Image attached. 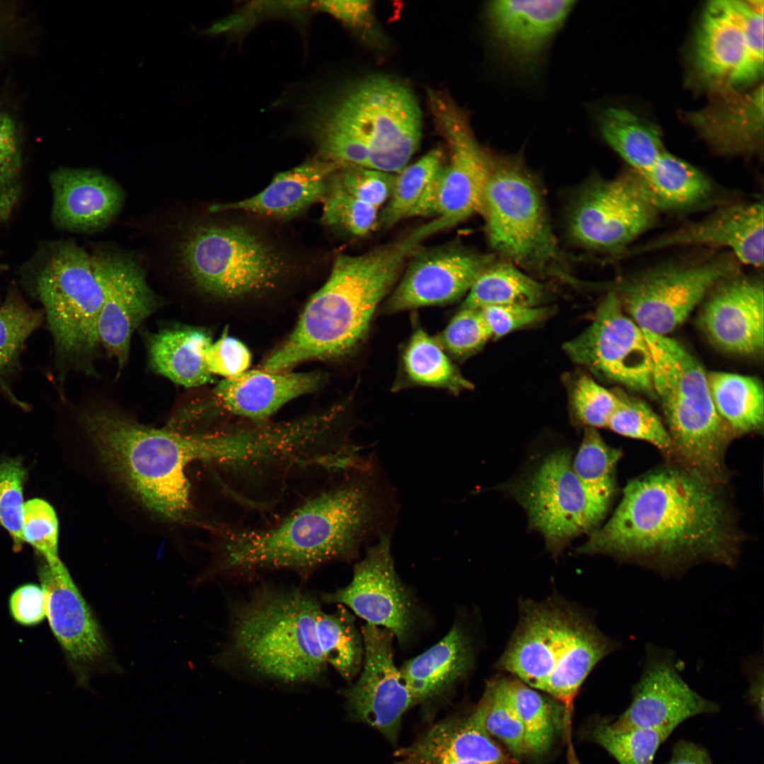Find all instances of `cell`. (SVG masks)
Listing matches in <instances>:
<instances>
[{"instance_id":"obj_34","label":"cell","mask_w":764,"mask_h":764,"mask_svg":"<svg viewBox=\"0 0 764 764\" xmlns=\"http://www.w3.org/2000/svg\"><path fill=\"white\" fill-rule=\"evenodd\" d=\"M661 211H683L707 202L714 188L693 165L666 151L647 171L635 174Z\"/></svg>"},{"instance_id":"obj_9","label":"cell","mask_w":764,"mask_h":764,"mask_svg":"<svg viewBox=\"0 0 764 764\" xmlns=\"http://www.w3.org/2000/svg\"><path fill=\"white\" fill-rule=\"evenodd\" d=\"M642 331L652 357L653 389L661 403L674 461L727 485L726 453L734 435L714 407L707 374L675 340Z\"/></svg>"},{"instance_id":"obj_17","label":"cell","mask_w":764,"mask_h":764,"mask_svg":"<svg viewBox=\"0 0 764 764\" xmlns=\"http://www.w3.org/2000/svg\"><path fill=\"white\" fill-rule=\"evenodd\" d=\"M323 601L349 608L368 624L389 630L401 644L412 639L422 613L395 569L389 534H382L354 567L351 581Z\"/></svg>"},{"instance_id":"obj_44","label":"cell","mask_w":764,"mask_h":764,"mask_svg":"<svg viewBox=\"0 0 764 764\" xmlns=\"http://www.w3.org/2000/svg\"><path fill=\"white\" fill-rule=\"evenodd\" d=\"M607 428L621 436L648 442L659 449L666 461H674L672 442L666 426L640 400L620 396Z\"/></svg>"},{"instance_id":"obj_23","label":"cell","mask_w":764,"mask_h":764,"mask_svg":"<svg viewBox=\"0 0 764 764\" xmlns=\"http://www.w3.org/2000/svg\"><path fill=\"white\" fill-rule=\"evenodd\" d=\"M390 295L385 311H403L453 302L468 292L492 256L456 246L419 251Z\"/></svg>"},{"instance_id":"obj_56","label":"cell","mask_w":764,"mask_h":764,"mask_svg":"<svg viewBox=\"0 0 764 764\" xmlns=\"http://www.w3.org/2000/svg\"><path fill=\"white\" fill-rule=\"evenodd\" d=\"M318 6L346 25L362 32L373 25L372 5L369 1H324Z\"/></svg>"},{"instance_id":"obj_52","label":"cell","mask_w":764,"mask_h":764,"mask_svg":"<svg viewBox=\"0 0 764 764\" xmlns=\"http://www.w3.org/2000/svg\"><path fill=\"white\" fill-rule=\"evenodd\" d=\"M337 176L347 192L378 209L390 196L395 174L354 167L338 169Z\"/></svg>"},{"instance_id":"obj_53","label":"cell","mask_w":764,"mask_h":764,"mask_svg":"<svg viewBox=\"0 0 764 764\" xmlns=\"http://www.w3.org/2000/svg\"><path fill=\"white\" fill-rule=\"evenodd\" d=\"M480 309L494 340L538 323L550 313L548 308L521 305L490 306Z\"/></svg>"},{"instance_id":"obj_7","label":"cell","mask_w":764,"mask_h":764,"mask_svg":"<svg viewBox=\"0 0 764 764\" xmlns=\"http://www.w3.org/2000/svg\"><path fill=\"white\" fill-rule=\"evenodd\" d=\"M329 613L299 589H262L236 610L229 651L249 671L286 683L319 679L328 666Z\"/></svg>"},{"instance_id":"obj_58","label":"cell","mask_w":764,"mask_h":764,"mask_svg":"<svg viewBox=\"0 0 764 764\" xmlns=\"http://www.w3.org/2000/svg\"><path fill=\"white\" fill-rule=\"evenodd\" d=\"M664 764H712L708 751L693 742L681 740L672 750L670 760Z\"/></svg>"},{"instance_id":"obj_45","label":"cell","mask_w":764,"mask_h":764,"mask_svg":"<svg viewBox=\"0 0 764 764\" xmlns=\"http://www.w3.org/2000/svg\"><path fill=\"white\" fill-rule=\"evenodd\" d=\"M673 731L659 728L618 731L605 722L595 727L593 737L619 764H653L658 748Z\"/></svg>"},{"instance_id":"obj_8","label":"cell","mask_w":764,"mask_h":764,"mask_svg":"<svg viewBox=\"0 0 764 764\" xmlns=\"http://www.w3.org/2000/svg\"><path fill=\"white\" fill-rule=\"evenodd\" d=\"M18 276L42 306L57 368L88 369L100 345L103 303L93 255L71 240L44 241L19 267Z\"/></svg>"},{"instance_id":"obj_30","label":"cell","mask_w":764,"mask_h":764,"mask_svg":"<svg viewBox=\"0 0 764 764\" xmlns=\"http://www.w3.org/2000/svg\"><path fill=\"white\" fill-rule=\"evenodd\" d=\"M320 381L317 373L247 370L219 382L214 396L231 413L261 421L290 400L315 390Z\"/></svg>"},{"instance_id":"obj_19","label":"cell","mask_w":764,"mask_h":764,"mask_svg":"<svg viewBox=\"0 0 764 764\" xmlns=\"http://www.w3.org/2000/svg\"><path fill=\"white\" fill-rule=\"evenodd\" d=\"M37 572L50 628L78 684L86 686L93 674L112 663L102 629L60 560L49 563L43 559Z\"/></svg>"},{"instance_id":"obj_13","label":"cell","mask_w":764,"mask_h":764,"mask_svg":"<svg viewBox=\"0 0 764 764\" xmlns=\"http://www.w3.org/2000/svg\"><path fill=\"white\" fill-rule=\"evenodd\" d=\"M659 210L638 177L628 173L586 183L573 199L567 226L572 239L589 250L622 253L656 222Z\"/></svg>"},{"instance_id":"obj_25","label":"cell","mask_w":764,"mask_h":764,"mask_svg":"<svg viewBox=\"0 0 764 764\" xmlns=\"http://www.w3.org/2000/svg\"><path fill=\"white\" fill-rule=\"evenodd\" d=\"M763 284L739 274L724 280L710 292L700 316L707 337L720 349L750 355L764 342Z\"/></svg>"},{"instance_id":"obj_43","label":"cell","mask_w":764,"mask_h":764,"mask_svg":"<svg viewBox=\"0 0 764 764\" xmlns=\"http://www.w3.org/2000/svg\"><path fill=\"white\" fill-rule=\"evenodd\" d=\"M21 140L11 117L0 108V226L11 220L23 190Z\"/></svg>"},{"instance_id":"obj_1","label":"cell","mask_w":764,"mask_h":764,"mask_svg":"<svg viewBox=\"0 0 764 764\" xmlns=\"http://www.w3.org/2000/svg\"><path fill=\"white\" fill-rule=\"evenodd\" d=\"M744 540L726 485L666 461L627 483L611 517L577 552L680 578L702 563L734 568Z\"/></svg>"},{"instance_id":"obj_11","label":"cell","mask_w":764,"mask_h":764,"mask_svg":"<svg viewBox=\"0 0 764 764\" xmlns=\"http://www.w3.org/2000/svg\"><path fill=\"white\" fill-rule=\"evenodd\" d=\"M480 212L492 248L516 265L570 283L538 183L516 158H493Z\"/></svg>"},{"instance_id":"obj_10","label":"cell","mask_w":764,"mask_h":764,"mask_svg":"<svg viewBox=\"0 0 764 764\" xmlns=\"http://www.w3.org/2000/svg\"><path fill=\"white\" fill-rule=\"evenodd\" d=\"M186 232L179 245L180 265L200 290L216 297L272 290L296 266L271 238L242 221L207 219Z\"/></svg>"},{"instance_id":"obj_29","label":"cell","mask_w":764,"mask_h":764,"mask_svg":"<svg viewBox=\"0 0 764 764\" xmlns=\"http://www.w3.org/2000/svg\"><path fill=\"white\" fill-rule=\"evenodd\" d=\"M339 169L322 158L312 160L277 173L257 194L236 202L216 204L212 213L245 212L270 218L287 220L323 201L329 182Z\"/></svg>"},{"instance_id":"obj_12","label":"cell","mask_w":764,"mask_h":764,"mask_svg":"<svg viewBox=\"0 0 764 764\" xmlns=\"http://www.w3.org/2000/svg\"><path fill=\"white\" fill-rule=\"evenodd\" d=\"M731 254L656 267L628 281L618 296L623 309L642 329L667 335L716 286L739 274Z\"/></svg>"},{"instance_id":"obj_21","label":"cell","mask_w":764,"mask_h":764,"mask_svg":"<svg viewBox=\"0 0 764 764\" xmlns=\"http://www.w3.org/2000/svg\"><path fill=\"white\" fill-rule=\"evenodd\" d=\"M361 633L364 659L357 680L346 691L347 704L356 719L395 743L402 717L414 701L394 663L393 634L368 623Z\"/></svg>"},{"instance_id":"obj_15","label":"cell","mask_w":764,"mask_h":764,"mask_svg":"<svg viewBox=\"0 0 764 764\" xmlns=\"http://www.w3.org/2000/svg\"><path fill=\"white\" fill-rule=\"evenodd\" d=\"M518 488L516 497L526 510L530 526L543 534L554 557L602 521L574 472L567 450L546 456Z\"/></svg>"},{"instance_id":"obj_22","label":"cell","mask_w":764,"mask_h":764,"mask_svg":"<svg viewBox=\"0 0 764 764\" xmlns=\"http://www.w3.org/2000/svg\"><path fill=\"white\" fill-rule=\"evenodd\" d=\"M93 255L103 293L99 343L121 369L129 358L134 331L153 313L156 301L141 267L132 257L108 250Z\"/></svg>"},{"instance_id":"obj_55","label":"cell","mask_w":764,"mask_h":764,"mask_svg":"<svg viewBox=\"0 0 764 764\" xmlns=\"http://www.w3.org/2000/svg\"><path fill=\"white\" fill-rule=\"evenodd\" d=\"M9 608L12 617L20 624L33 625L41 623L47 616L42 588L33 584L21 586L12 593Z\"/></svg>"},{"instance_id":"obj_2","label":"cell","mask_w":764,"mask_h":764,"mask_svg":"<svg viewBox=\"0 0 764 764\" xmlns=\"http://www.w3.org/2000/svg\"><path fill=\"white\" fill-rule=\"evenodd\" d=\"M374 470L361 472L305 502L277 525L228 536L219 571L245 574L262 569L306 572L350 559L361 544L383 531L390 497Z\"/></svg>"},{"instance_id":"obj_41","label":"cell","mask_w":764,"mask_h":764,"mask_svg":"<svg viewBox=\"0 0 764 764\" xmlns=\"http://www.w3.org/2000/svg\"><path fill=\"white\" fill-rule=\"evenodd\" d=\"M402 359L405 374L412 383L444 388L454 394L473 388L436 340L421 328L411 335Z\"/></svg>"},{"instance_id":"obj_18","label":"cell","mask_w":764,"mask_h":764,"mask_svg":"<svg viewBox=\"0 0 764 764\" xmlns=\"http://www.w3.org/2000/svg\"><path fill=\"white\" fill-rule=\"evenodd\" d=\"M696 69L713 85L739 86L763 72V36L746 27L741 1L718 0L706 6L694 45Z\"/></svg>"},{"instance_id":"obj_47","label":"cell","mask_w":764,"mask_h":764,"mask_svg":"<svg viewBox=\"0 0 764 764\" xmlns=\"http://www.w3.org/2000/svg\"><path fill=\"white\" fill-rule=\"evenodd\" d=\"M337 171L329 182L323 200L322 221L351 235L364 236L376 226L378 209L347 192L340 184Z\"/></svg>"},{"instance_id":"obj_4","label":"cell","mask_w":764,"mask_h":764,"mask_svg":"<svg viewBox=\"0 0 764 764\" xmlns=\"http://www.w3.org/2000/svg\"><path fill=\"white\" fill-rule=\"evenodd\" d=\"M308 125L322 159L339 169L396 174L419 147L422 117L405 84L377 75L347 86L316 107Z\"/></svg>"},{"instance_id":"obj_54","label":"cell","mask_w":764,"mask_h":764,"mask_svg":"<svg viewBox=\"0 0 764 764\" xmlns=\"http://www.w3.org/2000/svg\"><path fill=\"white\" fill-rule=\"evenodd\" d=\"M205 361L212 374L227 378L247 371L250 365L251 354L242 342L225 332L209 347Z\"/></svg>"},{"instance_id":"obj_42","label":"cell","mask_w":764,"mask_h":764,"mask_svg":"<svg viewBox=\"0 0 764 764\" xmlns=\"http://www.w3.org/2000/svg\"><path fill=\"white\" fill-rule=\"evenodd\" d=\"M443 153L434 149L395 174L393 187L378 221L383 228L391 227L408 218L424 189L442 165Z\"/></svg>"},{"instance_id":"obj_37","label":"cell","mask_w":764,"mask_h":764,"mask_svg":"<svg viewBox=\"0 0 764 764\" xmlns=\"http://www.w3.org/2000/svg\"><path fill=\"white\" fill-rule=\"evenodd\" d=\"M524 729L528 753L542 755L551 746L565 718L564 705L517 678H497Z\"/></svg>"},{"instance_id":"obj_5","label":"cell","mask_w":764,"mask_h":764,"mask_svg":"<svg viewBox=\"0 0 764 764\" xmlns=\"http://www.w3.org/2000/svg\"><path fill=\"white\" fill-rule=\"evenodd\" d=\"M82 420L104 463L143 504L170 520L185 517L190 506L185 470L195 461H216V433L151 428L105 410Z\"/></svg>"},{"instance_id":"obj_20","label":"cell","mask_w":764,"mask_h":764,"mask_svg":"<svg viewBox=\"0 0 764 764\" xmlns=\"http://www.w3.org/2000/svg\"><path fill=\"white\" fill-rule=\"evenodd\" d=\"M719 705L693 690L682 678L675 653L652 643L645 645L643 667L632 688V701L610 727L618 731L669 728L701 714H713Z\"/></svg>"},{"instance_id":"obj_59","label":"cell","mask_w":764,"mask_h":764,"mask_svg":"<svg viewBox=\"0 0 764 764\" xmlns=\"http://www.w3.org/2000/svg\"><path fill=\"white\" fill-rule=\"evenodd\" d=\"M8 269L7 265L0 262V273L6 271Z\"/></svg>"},{"instance_id":"obj_49","label":"cell","mask_w":764,"mask_h":764,"mask_svg":"<svg viewBox=\"0 0 764 764\" xmlns=\"http://www.w3.org/2000/svg\"><path fill=\"white\" fill-rule=\"evenodd\" d=\"M492 338L480 309L461 308L435 340L453 357L465 359Z\"/></svg>"},{"instance_id":"obj_14","label":"cell","mask_w":764,"mask_h":764,"mask_svg":"<svg viewBox=\"0 0 764 764\" xmlns=\"http://www.w3.org/2000/svg\"><path fill=\"white\" fill-rule=\"evenodd\" d=\"M618 294L608 293L591 325L567 342L574 362L633 390L654 394L650 351L642 330L624 312Z\"/></svg>"},{"instance_id":"obj_51","label":"cell","mask_w":764,"mask_h":764,"mask_svg":"<svg viewBox=\"0 0 764 764\" xmlns=\"http://www.w3.org/2000/svg\"><path fill=\"white\" fill-rule=\"evenodd\" d=\"M620 402V396L596 382L589 376L575 383L572 405L577 419L590 428L607 427L608 422Z\"/></svg>"},{"instance_id":"obj_27","label":"cell","mask_w":764,"mask_h":764,"mask_svg":"<svg viewBox=\"0 0 764 764\" xmlns=\"http://www.w3.org/2000/svg\"><path fill=\"white\" fill-rule=\"evenodd\" d=\"M51 220L58 228L91 233L103 229L118 215L125 201L121 187L91 168L61 167L51 172Z\"/></svg>"},{"instance_id":"obj_6","label":"cell","mask_w":764,"mask_h":764,"mask_svg":"<svg viewBox=\"0 0 764 764\" xmlns=\"http://www.w3.org/2000/svg\"><path fill=\"white\" fill-rule=\"evenodd\" d=\"M519 608V623L497 667L562 702L566 717L587 676L620 644L563 600H525Z\"/></svg>"},{"instance_id":"obj_46","label":"cell","mask_w":764,"mask_h":764,"mask_svg":"<svg viewBox=\"0 0 764 764\" xmlns=\"http://www.w3.org/2000/svg\"><path fill=\"white\" fill-rule=\"evenodd\" d=\"M477 707L482 716L484 727L490 736H495L504 743L516 756L528 753L523 724L497 678L487 682Z\"/></svg>"},{"instance_id":"obj_24","label":"cell","mask_w":764,"mask_h":764,"mask_svg":"<svg viewBox=\"0 0 764 764\" xmlns=\"http://www.w3.org/2000/svg\"><path fill=\"white\" fill-rule=\"evenodd\" d=\"M575 1H492L485 8L492 42L511 64L532 70L574 7Z\"/></svg>"},{"instance_id":"obj_28","label":"cell","mask_w":764,"mask_h":764,"mask_svg":"<svg viewBox=\"0 0 764 764\" xmlns=\"http://www.w3.org/2000/svg\"><path fill=\"white\" fill-rule=\"evenodd\" d=\"M397 764H509L486 731L476 707L463 718L442 720L396 752Z\"/></svg>"},{"instance_id":"obj_38","label":"cell","mask_w":764,"mask_h":764,"mask_svg":"<svg viewBox=\"0 0 764 764\" xmlns=\"http://www.w3.org/2000/svg\"><path fill=\"white\" fill-rule=\"evenodd\" d=\"M43 319V311L31 307L17 286L11 284L0 304V391L23 408L25 403L13 394L11 381L20 369L25 341Z\"/></svg>"},{"instance_id":"obj_57","label":"cell","mask_w":764,"mask_h":764,"mask_svg":"<svg viewBox=\"0 0 764 764\" xmlns=\"http://www.w3.org/2000/svg\"><path fill=\"white\" fill-rule=\"evenodd\" d=\"M743 673L748 679V700L756 709L763 719V659L760 653L749 656L742 664Z\"/></svg>"},{"instance_id":"obj_50","label":"cell","mask_w":764,"mask_h":764,"mask_svg":"<svg viewBox=\"0 0 764 764\" xmlns=\"http://www.w3.org/2000/svg\"><path fill=\"white\" fill-rule=\"evenodd\" d=\"M22 535L23 541L32 545L46 562L53 563L60 560L58 519L47 502L35 498L24 503Z\"/></svg>"},{"instance_id":"obj_31","label":"cell","mask_w":764,"mask_h":764,"mask_svg":"<svg viewBox=\"0 0 764 764\" xmlns=\"http://www.w3.org/2000/svg\"><path fill=\"white\" fill-rule=\"evenodd\" d=\"M475 656L469 634L458 622L437 643L400 668L414 704L438 698L473 668Z\"/></svg>"},{"instance_id":"obj_16","label":"cell","mask_w":764,"mask_h":764,"mask_svg":"<svg viewBox=\"0 0 764 764\" xmlns=\"http://www.w3.org/2000/svg\"><path fill=\"white\" fill-rule=\"evenodd\" d=\"M429 108L449 149V161L436 173L437 216L453 226L480 212L492 158L476 140L463 110L446 92L429 90Z\"/></svg>"},{"instance_id":"obj_40","label":"cell","mask_w":764,"mask_h":764,"mask_svg":"<svg viewBox=\"0 0 764 764\" xmlns=\"http://www.w3.org/2000/svg\"><path fill=\"white\" fill-rule=\"evenodd\" d=\"M620 448L608 445L594 428L587 427L572 468L597 515L603 519L616 493L615 470Z\"/></svg>"},{"instance_id":"obj_26","label":"cell","mask_w":764,"mask_h":764,"mask_svg":"<svg viewBox=\"0 0 764 764\" xmlns=\"http://www.w3.org/2000/svg\"><path fill=\"white\" fill-rule=\"evenodd\" d=\"M763 202L725 205L706 218L634 248L639 255L681 245H701L730 250L736 259L756 267L763 265Z\"/></svg>"},{"instance_id":"obj_36","label":"cell","mask_w":764,"mask_h":764,"mask_svg":"<svg viewBox=\"0 0 764 764\" xmlns=\"http://www.w3.org/2000/svg\"><path fill=\"white\" fill-rule=\"evenodd\" d=\"M707 380L714 407L734 436L762 429L764 395L759 380L721 371L707 374Z\"/></svg>"},{"instance_id":"obj_32","label":"cell","mask_w":764,"mask_h":764,"mask_svg":"<svg viewBox=\"0 0 764 764\" xmlns=\"http://www.w3.org/2000/svg\"><path fill=\"white\" fill-rule=\"evenodd\" d=\"M763 87L712 105L693 115L692 121L719 152L753 151L763 139Z\"/></svg>"},{"instance_id":"obj_35","label":"cell","mask_w":764,"mask_h":764,"mask_svg":"<svg viewBox=\"0 0 764 764\" xmlns=\"http://www.w3.org/2000/svg\"><path fill=\"white\" fill-rule=\"evenodd\" d=\"M598 122L604 140L637 175L650 169L666 151L657 127L629 110L607 108Z\"/></svg>"},{"instance_id":"obj_39","label":"cell","mask_w":764,"mask_h":764,"mask_svg":"<svg viewBox=\"0 0 764 764\" xmlns=\"http://www.w3.org/2000/svg\"><path fill=\"white\" fill-rule=\"evenodd\" d=\"M545 286L509 261L494 260L478 276L461 308L497 305L538 306L545 296Z\"/></svg>"},{"instance_id":"obj_48","label":"cell","mask_w":764,"mask_h":764,"mask_svg":"<svg viewBox=\"0 0 764 764\" xmlns=\"http://www.w3.org/2000/svg\"><path fill=\"white\" fill-rule=\"evenodd\" d=\"M27 470L20 459L0 462V526L10 534L16 551L24 543L22 535L23 486Z\"/></svg>"},{"instance_id":"obj_3","label":"cell","mask_w":764,"mask_h":764,"mask_svg":"<svg viewBox=\"0 0 764 764\" xmlns=\"http://www.w3.org/2000/svg\"><path fill=\"white\" fill-rule=\"evenodd\" d=\"M431 236L432 228L424 224L363 254L339 255L328 280L311 297L294 330L265 359L262 370L281 372L306 361L350 353L364 339L377 306L406 260Z\"/></svg>"},{"instance_id":"obj_33","label":"cell","mask_w":764,"mask_h":764,"mask_svg":"<svg viewBox=\"0 0 764 764\" xmlns=\"http://www.w3.org/2000/svg\"><path fill=\"white\" fill-rule=\"evenodd\" d=\"M212 343L203 328L180 326L146 335L149 364L157 374L186 388L197 387L213 380L205 354Z\"/></svg>"}]
</instances>
